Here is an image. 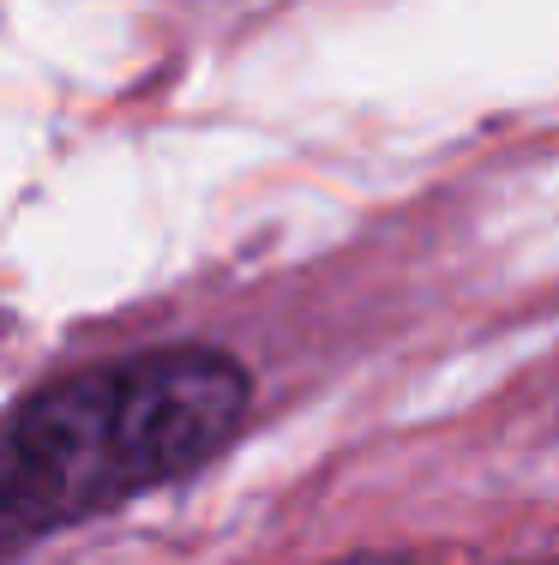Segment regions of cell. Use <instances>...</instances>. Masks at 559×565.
Listing matches in <instances>:
<instances>
[{
	"label": "cell",
	"instance_id": "obj_1",
	"mask_svg": "<svg viewBox=\"0 0 559 565\" xmlns=\"http://www.w3.org/2000/svg\"><path fill=\"white\" fill-rule=\"evenodd\" d=\"M252 373L223 343L90 361L0 409V565L181 488L241 439Z\"/></svg>",
	"mask_w": 559,
	"mask_h": 565
},
{
	"label": "cell",
	"instance_id": "obj_2",
	"mask_svg": "<svg viewBox=\"0 0 559 565\" xmlns=\"http://www.w3.org/2000/svg\"><path fill=\"white\" fill-rule=\"evenodd\" d=\"M325 565H416L409 554H343V559H325Z\"/></svg>",
	"mask_w": 559,
	"mask_h": 565
},
{
	"label": "cell",
	"instance_id": "obj_3",
	"mask_svg": "<svg viewBox=\"0 0 559 565\" xmlns=\"http://www.w3.org/2000/svg\"><path fill=\"white\" fill-rule=\"evenodd\" d=\"M529 565H559V554H553V559H529Z\"/></svg>",
	"mask_w": 559,
	"mask_h": 565
}]
</instances>
